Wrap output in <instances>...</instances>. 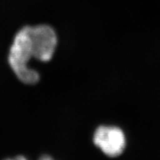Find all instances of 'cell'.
<instances>
[{"instance_id":"cell-1","label":"cell","mask_w":160,"mask_h":160,"mask_svg":"<svg viewBox=\"0 0 160 160\" xmlns=\"http://www.w3.org/2000/svg\"><path fill=\"white\" fill-rule=\"evenodd\" d=\"M29 26L22 28L16 33L8 54V63L16 77L22 83L34 85L40 81V74L29 66L33 59Z\"/></svg>"},{"instance_id":"cell-2","label":"cell","mask_w":160,"mask_h":160,"mask_svg":"<svg viewBox=\"0 0 160 160\" xmlns=\"http://www.w3.org/2000/svg\"><path fill=\"white\" fill-rule=\"evenodd\" d=\"M31 51L33 59L48 62L52 59L58 45L55 30L48 25L29 26Z\"/></svg>"},{"instance_id":"cell-3","label":"cell","mask_w":160,"mask_h":160,"mask_svg":"<svg viewBox=\"0 0 160 160\" xmlns=\"http://www.w3.org/2000/svg\"><path fill=\"white\" fill-rule=\"evenodd\" d=\"M93 142L104 154L109 157H117L122 154L127 140L124 131L113 125H101L93 135Z\"/></svg>"},{"instance_id":"cell-4","label":"cell","mask_w":160,"mask_h":160,"mask_svg":"<svg viewBox=\"0 0 160 160\" xmlns=\"http://www.w3.org/2000/svg\"><path fill=\"white\" fill-rule=\"evenodd\" d=\"M3 160H28V159L22 155H18L11 158H7V159H5Z\"/></svg>"},{"instance_id":"cell-5","label":"cell","mask_w":160,"mask_h":160,"mask_svg":"<svg viewBox=\"0 0 160 160\" xmlns=\"http://www.w3.org/2000/svg\"><path fill=\"white\" fill-rule=\"evenodd\" d=\"M38 160H54V159H53V158H52L51 156H49L48 154H45V155L41 156Z\"/></svg>"}]
</instances>
